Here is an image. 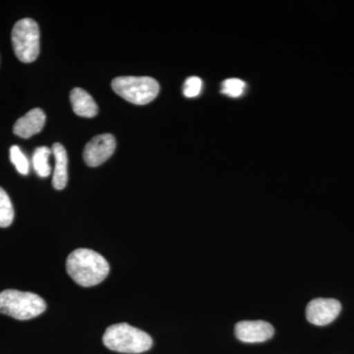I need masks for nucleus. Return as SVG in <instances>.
Masks as SVG:
<instances>
[{"label": "nucleus", "mask_w": 354, "mask_h": 354, "mask_svg": "<svg viewBox=\"0 0 354 354\" xmlns=\"http://www.w3.org/2000/svg\"><path fill=\"white\" fill-rule=\"evenodd\" d=\"M66 270L79 286L91 288L104 281L111 268L101 254L91 249L79 248L69 254Z\"/></svg>", "instance_id": "nucleus-1"}, {"label": "nucleus", "mask_w": 354, "mask_h": 354, "mask_svg": "<svg viewBox=\"0 0 354 354\" xmlns=\"http://www.w3.org/2000/svg\"><path fill=\"white\" fill-rule=\"evenodd\" d=\"M102 342L111 351L120 353H145L153 346L150 335L127 323L115 324L109 327L102 337Z\"/></svg>", "instance_id": "nucleus-2"}, {"label": "nucleus", "mask_w": 354, "mask_h": 354, "mask_svg": "<svg viewBox=\"0 0 354 354\" xmlns=\"http://www.w3.org/2000/svg\"><path fill=\"white\" fill-rule=\"evenodd\" d=\"M46 301L32 292L6 290L0 292V313L17 320H30L43 314Z\"/></svg>", "instance_id": "nucleus-3"}, {"label": "nucleus", "mask_w": 354, "mask_h": 354, "mask_svg": "<svg viewBox=\"0 0 354 354\" xmlns=\"http://www.w3.org/2000/svg\"><path fill=\"white\" fill-rule=\"evenodd\" d=\"M111 88L121 97L137 106L153 102L160 92L158 81L145 76L118 77L111 82Z\"/></svg>", "instance_id": "nucleus-4"}, {"label": "nucleus", "mask_w": 354, "mask_h": 354, "mask_svg": "<svg viewBox=\"0 0 354 354\" xmlns=\"http://www.w3.org/2000/svg\"><path fill=\"white\" fill-rule=\"evenodd\" d=\"M14 53L20 62L30 64L35 62L39 53V29L36 21L31 18L21 19L12 30Z\"/></svg>", "instance_id": "nucleus-5"}, {"label": "nucleus", "mask_w": 354, "mask_h": 354, "mask_svg": "<svg viewBox=\"0 0 354 354\" xmlns=\"http://www.w3.org/2000/svg\"><path fill=\"white\" fill-rule=\"evenodd\" d=\"M115 148L116 141L113 135H97L85 146L84 160L88 167H99L113 156Z\"/></svg>", "instance_id": "nucleus-6"}, {"label": "nucleus", "mask_w": 354, "mask_h": 354, "mask_svg": "<svg viewBox=\"0 0 354 354\" xmlns=\"http://www.w3.org/2000/svg\"><path fill=\"white\" fill-rule=\"evenodd\" d=\"M342 304L333 298H316L306 307V318L316 326H326L332 323L341 313Z\"/></svg>", "instance_id": "nucleus-7"}, {"label": "nucleus", "mask_w": 354, "mask_h": 354, "mask_svg": "<svg viewBox=\"0 0 354 354\" xmlns=\"http://www.w3.org/2000/svg\"><path fill=\"white\" fill-rule=\"evenodd\" d=\"M234 332L239 341L257 344L272 339L274 329L271 324L265 321H241L235 326Z\"/></svg>", "instance_id": "nucleus-8"}, {"label": "nucleus", "mask_w": 354, "mask_h": 354, "mask_svg": "<svg viewBox=\"0 0 354 354\" xmlns=\"http://www.w3.org/2000/svg\"><path fill=\"white\" fill-rule=\"evenodd\" d=\"M44 124H46V114L41 109H34L16 121L13 132L21 138H31L43 130Z\"/></svg>", "instance_id": "nucleus-9"}, {"label": "nucleus", "mask_w": 354, "mask_h": 354, "mask_svg": "<svg viewBox=\"0 0 354 354\" xmlns=\"http://www.w3.org/2000/svg\"><path fill=\"white\" fill-rule=\"evenodd\" d=\"M70 102L77 115L82 118H94L97 115L99 108L92 95L81 88H75L70 93Z\"/></svg>", "instance_id": "nucleus-10"}, {"label": "nucleus", "mask_w": 354, "mask_h": 354, "mask_svg": "<svg viewBox=\"0 0 354 354\" xmlns=\"http://www.w3.org/2000/svg\"><path fill=\"white\" fill-rule=\"evenodd\" d=\"M53 153L55 158V172H53V185L55 189L62 190L66 186L68 180V172H67V158L66 150L62 144L55 143L53 145Z\"/></svg>", "instance_id": "nucleus-11"}, {"label": "nucleus", "mask_w": 354, "mask_h": 354, "mask_svg": "<svg viewBox=\"0 0 354 354\" xmlns=\"http://www.w3.org/2000/svg\"><path fill=\"white\" fill-rule=\"evenodd\" d=\"M51 153H53V150L46 146L39 147L35 151L34 156H32V165H34L35 171L39 176H50L51 167L48 164V158Z\"/></svg>", "instance_id": "nucleus-12"}, {"label": "nucleus", "mask_w": 354, "mask_h": 354, "mask_svg": "<svg viewBox=\"0 0 354 354\" xmlns=\"http://www.w3.org/2000/svg\"><path fill=\"white\" fill-rule=\"evenodd\" d=\"M14 220V209L6 190L0 187V227H7Z\"/></svg>", "instance_id": "nucleus-13"}, {"label": "nucleus", "mask_w": 354, "mask_h": 354, "mask_svg": "<svg viewBox=\"0 0 354 354\" xmlns=\"http://www.w3.org/2000/svg\"><path fill=\"white\" fill-rule=\"evenodd\" d=\"M244 90H245V82L241 79H227L221 84V93L230 97H241Z\"/></svg>", "instance_id": "nucleus-14"}, {"label": "nucleus", "mask_w": 354, "mask_h": 354, "mask_svg": "<svg viewBox=\"0 0 354 354\" xmlns=\"http://www.w3.org/2000/svg\"><path fill=\"white\" fill-rule=\"evenodd\" d=\"M10 160L11 162L15 165L16 169H17L19 174H23V176H27L29 174V160H28L27 157L23 153L22 151L20 150L19 147L15 145L11 147Z\"/></svg>", "instance_id": "nucleus-15"}, {"label": "nucleus", "mask_w": 354, "mask_h": 354, "mask_svg": "<svg viewBox=\"0 0 354 354\" xmlns=\"http://www.w3.org/2000/svg\"><path fill=\"white\" fill-rule=\"evenodd\" d=\"M202 86V80L199 77H189L184 84L183 94L186 97H196L201 93Z\"/></svg>", "instance_id": "nucleus-16"}]
</instances>
